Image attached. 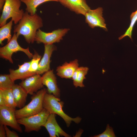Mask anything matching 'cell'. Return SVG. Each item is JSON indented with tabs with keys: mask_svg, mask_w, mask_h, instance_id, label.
Instances as JSON below:
<instances>
[{
	"mask_svg": "<svg viewBox=\"0 0 137 137\" xmlns=\"http://www.w3.org/2000/svg\"><path fill=\"white\" fill-rule=\"evenodd\" d=\"M43 26V20L40 16L37 13L31 15L26 11L18 24L14 26L13 32L18 37L23 35L28 43L32 44L35 41L37 31Z\"/></svg>",
	"mask_w": 137,
	"mask_h": 137,
	"instance_id": "cell-1",
	"label": "cell"
},
{
	"mask_svg": "<svg viewBox=\"0 0 137 137\" xmlns=\"http://www.w3.org/2000/svg\"><path fill=\"white\" fill-rule=\"evenodd\" d=\"M63 102L61 101L59 98L47 92L45 94L43 101V108L50 114H55L60 116L64 121L68 127L72 121L76 124L79 123L81 118L79 117L73 118L67 115L63 110Z\"/></svg>",
	"mask_w": 137,
	"mask_h": 137,
	"instance_id": "cell-2",
	"label": "cell"
},
{
	"mask_svg": "<svg viewBox=\"0 0 137 137\" xmlns=\"http://www.w3.org/2000/svg\"><path fill=\"white\" fill-rule=\"evenodd\" d=\"M47 92L45 88L42 89L31 97V100L22 108L16 110L15 114L17 119L36 114L43 109V101L44 95Z\"/></svg>",
	"mask_w": 137,
	"mask_h": 137,
	"instance_id": "cell-3",
	"label": "cell"
},
{
	"mask_svg": "<svg viewBox=\"0 0 137 137\" xmlns=\"http://www.w3.org/2000/svg\"><path fill=\"white\" fill-rule=\"evenodd\" d=\"M21 2V0H6L0 17V27L5 25L10 18L15 24L18 23L24 12L22 9H20Z\"/></svg>",
	"mask_w": 137,
	"mask_h": 137,
	"instance_id": "cell-4",
	"label": "cell"
},
{
	"mask_svg": "<svg viewBox=\"0 0 137 137\" xmlns=\"http://www.w3.org/2000/svg\"><path fill=\"white\" fill-rule=\"evenodd\" d=\"M50 113L43 108L36 114L17 119V122L25 127L24 131L28 133L32 131H39L46 122Z\"/></svg>",
	"mask_w": 137,
	"mask_h": 137,
	"instance_id": "cell-5",
	"label": "cell"
},
{
	"mask_svg": "<svg viewBox=\"0 0 137 137\" xmlns=\"http://www.w3.org/2000/svg\"><path fill=\"white\" fill-rule=\"evenodd\" d=\"M16 33H14L10 40L5 46L0 48V56L3 59L8 60L11 63H13L12 57L14 53L18 51L24 53L28 58H32L33 56L29 50V48H24L19 44Z\"/></svg>",
	"mask_w": 137,
	"mask_h": 137,
	"instance_id": "cell-6",
	"label": "cell"
},
{
	"mask_svg": "<svg viewBox=\"0 0 137 137\" xmlns=\"http://www.w3.org/2000/svg\"><path fill=\"white\" fill-rule=\"evenodd\" d=\"M67 28L59 29L51 32H46L40 29L37 31L35 38V41L37 43H43L45 44H52L58 43L62 39L63 37L68 32Z\"/></svg>",
	"mask_w": 137,
	"mask_h": 137,
	"instance_id": "cell-7",
	"label": "cell"
},
{
	"mask_svg": "<svg viewBox=\"0 0 137 137\" xmlns=\"http://www.w3.org/2000/svg\"><path fill=\"white\" fill-rule=\"evenodd\" d=\"M13 109L6 106H0V124L10 127L20 133L22 130L16 118Z\"/></svg>",
	"mask_w": 137,
	"mask_h": 137,
	"instance_id": "cell-8",
	"label": "cell"
},
{
	"mask_svg": "<svg viewBox=\"0 0 137 137\" xmlns=\"http://www.w3.org/2000/svg\"><path fill=\"white\" fill-rule=\"evenodd\" d=\"M103 9L98 7L96 9H90L84 15L85 21L89 26L93 28L96 27H99L107 31L105 19L103 17Z\"/></svg>",
	"mask_w": 137,
	"mask_h": 137,
	"instance_id": "cell-9",
	"label": "cell"
},
{
	"mask_svg": "<svg viewBox=\"0 0 137 137\" xmlns=\"http://www.w3.org/2000/svg\"><path fill=\"white\" fill-rule=\"evenodd\" d=\"M28 94L31 95L42 89L43 85L42 76L36 74L22 80L19 84Z\"/></svg>",
	"mask_w": 137,
	"mask_h": 137,
	"instance_id": "cell-10",
	"label": "cell"
},
{
	"mask_svg": "<svg viewBox=\"0 0 137 137\" xmlns=\"http://www.w3.org/2000/svg\"><path fill=\"white\" fill-rule=\"evenodd\" d=\"M42 84L47 87L48 93L60 98V90L57 85V78L53 70H50L45 73L42 76Z\"/></svg>",
	"mask_w": 137,
	"mask_h": 137,
	"instance_id": "cell-11",
	"label": "cell"
},
{
	"mask_svg": "<svg viewBox=\"0 0 137 137\" xmlns=\"http://www.w3.org/2000/svg\"><path fill=\"white\" fill-rule=\"evenodd\" d=\"M56 114H50L47 120L43 126L48 132L50 137L64 136L70 137L71 136L65 132L57 123L56 118Z\"/></svg>",
	"mask_w": 137,
	"mask_h": 137,
	"instance_id": "cell-12",
	"label": "cell"
},
{
	"mask_svg": "<svg viewBox=\"0 0 137 137\" xmlns=\"http://www.w3.org/2000/svg\"><path fill=\"white\" fill-rule=\"evenodd\" d=\"M56 47L53 44L44 45V50L42 58L39 62L36 72L40 75L50 70V58L53 52L56 50Z\"/></svg>",
	"mask_w": 137,
	"mask_h": 137,
	"instance_id": "cell-13",
	"label": "cell"
},
{
	"mask_svg": "<svg viewBox=\"0 0 137 137\" xmlns=\"http://www.w3.org/2000/svg\"><path fill=\"white\" fill-rule=\"evenodd\" d=\"M62 5L77 14L84 15L90 9L86 0H59Z\"/></svg>",
	"mask_w": 137,
	"mask_h": 137,
	"instance_id": "cell-14",
	"label": "cell"
},
{
	"mask_svg": "<svg viewBox=\"0 0 137 137\" xmlns=\"http://www.w3.org/2000/svg\"><path fill=\"white\" fill-rule=\"evenodd\" d=\"M31 62V61L25 62L21 65H19L18 68L16 70L9 69V75L11 79L14 81L18 79L23 80L37 74L29 71Z\"/></svg>",
	"mask_w": 137,
	"mask_h": 137,
	"instance_id": "cell-15",
	"label": "cell"
},
{
	"mask_svg": "<svg viewBox=\"0 0 137 137\" xmlns=\"http://www.w3.org/2000/svg\"><path fill=\"white\" fill-rule=\"evenodd\" d=\"M78 60L75 59L69 62H65L57 67V75L62 78L70 79L75 71L79 67Z\"/></svg>",
	"mask_w": 137,
	"mask_h": 137,
	"instance_id": "cell-16",
	"label": "cell"
},
{
	"mask_svg": "<svg viewBox=\"0 0 137 137\" xmlns=\"http://www.w3.org/2000/svg\"><path fill=\"white\" fill-rule=\"evenodd\" d=\"M11 90L16 107L22 108L25 106L28 94L19 84H14Z\"/></svg>",
	"mask_w": 137,
	"mask_h": 137,
	"instance_id": "cell-17",
	"label": "cell"
},
{
	"mask_svg": "<svg viewBox=\"0 0 137 137\" xmlns=\"http://www.w3.org/2000/svg\"><path fill=\"white\" fill-rule=\"evenodd\" d=\"M26 5L27 11L31 15L36 13L37 7L40 4L49 1L59 2V0H21Z\"/></svg>",
	"mask_w": 137,
	"mask_h": 137,
	"instance_id": "cell-18",
	"label": "cell"
},
{
	"mask_svg": "<svg viewBox=\"0 0 137 137\" xmlns=\"http://www.w3.org/2000/svg\"><path fill=\"white\" fill-rule=\"evenodd\" d=\"M13 21L11 20L8 23L0 28V44L3 45V41L5 39H7V43L12 38L11 30Z\"/></svg>",
	"mask_w": 137,
	"mask_h": 137,
	"instance_id": "cell-19",
	"label": "cell"
},
{
	"mask_svg": "<svg viewBox=\"0 0 137 137\" xmlns=\"http://www.w3.org/2000/svg\"><path fill=\"white\" fill-rule=\"evenodd\" d=\"M0 93L2 94L4 98L6 106L16 109V105L14 101L11 88L0 89Z\"/></svg>",
	"mask_w": 137,
	"mask_h": 137,
	"instance_id": "cell-20",
	"label": "cell"
},
{
	"mask_svg": "<svg viewBox=\"0 0 137 137\" xmlns=\"http://www.w3.org/2000/svg\"><path fill=\"white\" fill-rule=\"evenodd\" d=\"M89 69L87 67L80 66L77 68L78 73L77 80L75 84L74 85L75 87H83L84 85L83 82L86 78L85 75L87 74Z\"/></svg>",
	"mask_w": 137,
	"mask_h": 137,
	"instance_id": "cell-21",
	"label": "cell"
},
{
	"mask_svg": "<svg viewBox=\"0 0 137 137\" xmlns=\"http://www.w3.org/2000/svg\"><path fill=\"white\" fill-rule=\"evenodd\" d=\"M131 23L129 27L124 34L118 38L119 40L126 36H128L131 40L132 39V35L133 27L137 21V10L132 13L130 16Z\"/></svg>",
	"mask_w": 137,
	"mask_h": 137,
	"instance_id": "cell-22",
	"label": "cell"
},
{
	"mask_svg": "<svg viewBox=\"0 0 137 137\" xmlns=\"http://www.w3.org/2000/svg\"><path fill=\"white\" fill-rule=\"evenodd\" d=\"M14 81L10 78L9 74L0 75V89H11L14 84Z\"/></svg>",
	"mask_w": 137,
	"mask_h": 137,
	"instance_id": "cell-23",
	"label": "cell"
},
{
	"mask_svg": "<svg viewBox=\"0 0 137 137\" xmlns=\"http://www.w3.org/2000/svg\"><path fill=\"white\" fill-rule=\"evenodd\" d=\"M34 54L31 61L29 70L31 72L36 73L41 56L36 50H34Z\"/></svg>",
	"mask_w": 137,
	"mask_h": 137,
	"instance_id": "cell-24",
	"label": "cell"
},
{
	"mask_svg": "<svg viewBox=\"0 0 137 137\" xmlns=\"http://www.w3.org/2000/svg\"><path fill=\"white\" fill-rule=\"evenodd\" d=\"M94 137H115L113 129L110 127L109 124L107 125L106 130L102 133L93 136Z\"/></svg>",
	"mask_w": 137,
	"mask_h": 137,
	"instance_id": "cell-25",
	"label": "cell"
},
{
	"mask_svg": "<svg viewBox=\"0 0 137 137\" xmlns=\"http://www.w3.org/2000/svg\"><path fill=\"white\" fill-rule=\"evenodd\" d=\"M7 137H19L18 134L15 131L10 130L7 126L4 125Z\"/></svg>",
	"mask_w": 137,
	"mask_h": 137,
	"instance_id": "cell-26",
	"label": "cell"
},
{
	"mask_svg": "<svg viewBox=\"0 0 137 137\" xmlns=\"http://www.w3.org/2000/svg\"><path fill=\"white\" fill-rule=\"evenodd\" d=\"M6 135L4 125H0V137H6Z\"/></svg>",
	"mask_w": 137,
	"mask_h": 137,
	"instance_id": "cell-27",
	"label": "cell"
},
{
	"mask_svg": "<svg viewBox=\"0 0 137 137\" xmlns=\"http://www.w3.org/2000/svg\"><path fill=\"white\" fill-rule=\"evenodd\" d=\"M0 106H6L4 98L1 93H0Z\"/></svg>",
	"mask_w": 137,
	"mask_h": 137,
	"instance_id": "cell-28",
	"label": "cell"
},
{
	"mask_svg": "<svg viewBox=\"0 0 137 137\" xmlns=\"http://www.w3.org/2000/svg\"><path fill=\"white\" fill-rule=\"evenodd\" d=\"M6 1V0H0V10L1 11H2Z\"/></svg>",
	"mask_w": 137,
	"mask_h": 137,
	"instance_id": "cell-29",
	"label": "cell"
}]
</instances>
